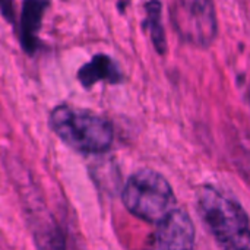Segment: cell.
I'll list each match as a JSON object with an SVG mask.
<instances>
[{"instance_id": "1", "label": "cell", "mask_w": 250, "mask_h": 250, "mask_svg": "<svg viewBox=\"0 0 250 250\" xmlns=\"http://www.w3.org/2000/svg\"><path fill=\"white\" fill-rule=\"evenodd\" d=\"M196 208L221 250H250V223L240 204L214 186L196 193Z\"/></svg>"}, {"instance_id": "2", "label": "cell", "mask_w": 250, "mask_h": 250, "mask_svg": "<svg viewBox=\"0 0 250 250\" xmlns=\"http://www.w3.org/2000/svg\"><path fill=\"white\" fill-rule=\"evenodd\" d=\"M50 126L66 145L78 152L98 154L113 144L111 123L89 110L57 105L50 114Z\"/></svg>"}, {"instance_id": "3", "label": "cell", "mask_w": 250, "mask_h": 250, "mask_svg": "<svg viewBox=\"0 0 250 250\" xmlns=\"http://www.w3.org/2000/svg\"><path fill=\"white\" fill-rule=\"evenodd\" d=\"M122 199L130 214L151 224H160L177 209L168 180L151 168H142L130 176Z\"/></svg>"}, {"instance_id": "4", "label": "cell", "mask_w": 250, "mask_h": 250, "mask_svg": "<svg viewBox=\"0 0 250 250\" xmlns=\"http://www.w3.org/2000/svg\"><path fill=\"white\" fill-rule=\"evenodd\" d=\"M171 21L177 34L193 45L208 47L215 38L217 16L211 1H176L171 4Z\"/></svg>"}, {"instance_id": "5", "label": "cell", "mask_w": 250, "mask_h": 250, "mask_svg": "<svg viewBox=\"0 0 250 250\" xmlns=\"http://www.w3.org/2000/svg\"><path fill=\"white\" fill-rule=\"evenodd\" d=\"M144 250H195V226L183 209L173 211L157 224Z\"/></svg>"}, {"instance_id": "6", "label": "cell", "mask_w": 250, "mask_h": 250, "mask_svg": "<svg viewBox=\"0 0 250 250\" xmlns=\"http://www.w3.org/2000/svg\"><path fill=\"white\" fill-rule=\"evenodd\" d=\"M78 79L83 86H91L98 81H107L110 83H117L122 81V73L116 62L105 56L97 54L86 64H83L78 72Z\"/></svg>"}, {"instance_id": "7", "label": "cell", "mask_w": 250, "mask_h": 250, "mask_svg": "<svg viewBox=\"0 0 250 250\" xmlns=\"http://www.w3.org/2000/svg\"><path fill=\"white\" fill-rule=\"evenodd\" d=\"M48 7L47 1H25L21 16V41L22 48L32 54L37 48V32L41 26L44 10Z\"/></svg>"}, {"instance_id": "8", "label": "cell", "mask_w": 250, "mask_h": 250, "mask_svg": "<svg viewBox=\"0 0 250 250\" xmlns=\"http://www.w3.org/2000/svg\"><path fill=\"white\" fill-rule=\"evenodd\" d=\"M146 9V19L144 22V26L148 29L152 44L155 45V50L160 54H164L167 51V41L164 28L161 25V3L160 1H148L145 4Z\"/></svg>"}]
</instances>
